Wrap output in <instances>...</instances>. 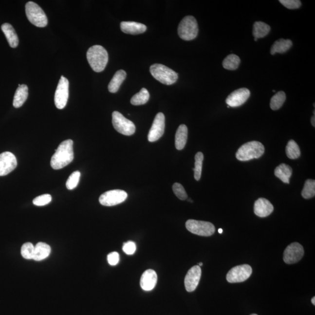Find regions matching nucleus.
<instances>
[{"mask_svg":"<svg viewBox=\"0 0 315 315\" xmlns=\"http://www.w3.org/2000/svg\"><path fill=\"white\" fill-rule=\"evenodd\" d=\"M73 160V141L72 140L64 141L52 156L51 167L56 170L61 169L72 163Z\"/></svg>","mask_w":315,"mask_h":315,"instance_id":"nucleus-1","label":"nucleus"},{"mask_svg":"<svg viewBox=\"0 0 315 315\" xmlns=\"http://www.w3.org/2000/svg\"><path fill=\"white\" fill-rule=\"evenodd\" d=\"M88 63L96 73L103 72L108 62V54L104 47L95 45L88 49L87 54Z\"/></svg>","mask_w":315,"mask_h":315,"instance_id":"nucleus-2","label":"nucleus"},{"mask_svg":"<svg viewBox=\"0 0 315 315\" xmlns=\"http://www.w3.org/2000/svg\"><path fill=\"white\" fill-rule=\"evenodd\" d=\"M264 152V147L263 144L253 141L241 146L236 153V157L241 161H248L261 157Z\"/></svg>","mask_w":315,"mask_h":315,"instance_id":"nucleus-3","label":"nucleus"},{"mask_svg":"<svg viewBox=\"0 0 315 315\" xmlns=\"http://www.w3.org/2000/svg\"><path fill=\"white\" fill-rule=\"evenodd\" d=\"M149 71L153 77L162 84L170 85L178 80V74L164 65L153 64L150 67Z\"/></svg>","mask_w":315,"mask_h":315,"instance_id":"nucleus-4","label":"nucleus"},{"mask_svg":"<svg viewBox=\"0 0 315 315\" xmlns=\"http://www.w3.org/2000/svg\"><path fill=\"white\" fill-rule=\"evenodd\" d=\"M26 15L32 24L37 27L43 28L48 25V18L45 12L37 3L29 1L25 5Z\"/></svg>","mask_w":315,"mask_h":315,"instance_id":"nucleus-5","label":"nucleus"},{"mask_svg":"<svg viewBox=\"0 0 315 315\" xmlns=\"http://www.w3.org/2000/svg\"><path fill=\"white\" fill-rule=\"evenodd\" d=\"M198 33V24L194 17H185L179 23L178 34L182 39L187 41L193 40L197 37Z\"/></svg>","mask_w":315,"mask_h":315,"instance_id":"nucleus-6","label":"nucleus"},{"mask_svg":"<svg viewBox=\"0 0 315 315\" xmlns=\"http://www.w3.org/2000/svg\"><path fill=\"white\" fill-rule=\"evenodd\" d=\"M188 231L193 234L202 237H210L215 232V226L213 223L194 220H189L186 222Z\"/></svg>","mask_w":315,"mask_h":315,"instance_id":"nucleus-7","label":"nucleus"},{"mask_svg":"<svg viewBox=\"0 0 315 315\" xmlns=\"http://www.w3.org/2000/svg\"><path fill=\"white\" fill-rule=\"evenodd\" d=\"M112 123L114 129L119 133L125 135H131L135 131V126L130 120L126 119L123 114L117 111L112 113Z\"/></svg>","mask_w":315,"mask_h":315,"instance_id":"nucleus-8","label":"nucleus"},{"mask_svg":"<svg viewBox=\"0 0 315 315\" xmlns=\"http://www.w3.org/2000/svg\"><path fill=\"white\" fill-rule=\"evenodd\" d=\"M252 273V269L248 264L240 265L232 268L226 275V280L230 283L243 282L248 279Z\"/></svg>","mask_w":315,"mask_h":315,"instance_id":"nucleus-9","label":"nucleus"},{"mask_svg":"<svg viewBox=\"0 0 315 315\" xmlns=\"http://www.w3.org/2000/svg\"><path fill=\"white\" fill-rule=\"evenodd\" d=\"M69 80L61 76L55 95V105L58 110H63L67 105L69 99Z\"/></svg>","mask_w":315,"mask_h":315,"instance_id":"nucleus-10","label":"nucleus"},{"mask_svg":"<svg viewBox=\"0 0 315 315\" xmlns=\"http://www.w3.org/2000/svg\"><path fill=\"white\" fill-rule=\"evenodd\" d=\"M128 193L122 190H112L102 194L99 197V203L103 205H116L124 202L128 198Z\"/></svg>","mask_w":315,"mask_h":315,"instance_id":"nucleus-11","label":"nucleus"},{"mask_svg":"<svg viewBox=\"0 0 315 315\" xmlns=\"http://www.w3.org/2000/svg\"><path fill=\"white\" fill-rule=\"evenodd\" d=\"M304 255V248L301 244L294 242L285 249L283 256L284 261L285 263L288 264L296 263L301 260Z\"/></svg>","mask_w":315,"mask_h":315,"instance_id":"nucleus-12","label":"nucleus"},{"mask_svg":"<svg viewBox=\"0 0 315 315\" xmlns=\"http://www.w3.org/2000/svg\"><path fill=\"white\" fill-rule=\"evenodd\" d=\"M165 127H166V117L163 113H159L156 115L151 128L148 132V140L149 142H155L163 136Z\"/></svg>","mask_w":315,"mask_h":315,"instance_id":"nucleus-13","label":"nucleus"},{"mask_svg":"<svg viewBox=\"0 0 315 315\" xmlns=\"http://www.w3.org/2000/svg\"><path fill=\"white\" fill-rule=\"evenodd\" d=\"M17 166V158L13 153L4 152L0 154V176L8 175Z\"/></svg>","mask_w":315,"mask_h":315,"instance_id":"nucleus-14","label":"nucleus"},{"mask_svg":"<svg viewBox=\"0 0 315 315\" xmlns=\"http://www.w3.org/2000/svg\"><path fill=\"white\" fill-rule=\"evenodd\" d=\"M251 95L250 91L247 88H240L232 93L226 99V104L229 107H238L245 104Z\"/></svg>","mask_w":315,"mask_h":315,"instance_id":"nucleus-15","label":"nucleus"},{"mask_svg":"<svg viewBox=\"0 0 315 315\" xmlns=\"http://www.w3.org/2000/svg\"><path fill=\"white\" fill-rule=\"evenodd\" d=\"M202 276L201 268L199 266H194L188 271L185 278V285L188 292H193L198 286Z\"/></svg>","mask_w":315,"mask_h":315,"instance_id":"nucleus-16","label":"nucleus"},{"mask_svg":"<svg viewBox=\"0 0 315 315\" xmlns=\"http://www.w3.org/2000/svg\"><path fill=\"white\" fill-rule=\"evenodd\" d=\"M273 210L274 207L272 203L266 199H259L255 203L254 213L259 217L269 216L273 213Z\"/></svg>","mask_w":315,"mask_h":315,"instance_id":"nucleus-17","label":"nucleus"},{"mask_svg":"<svg viewBox=\"0 0 315 315\" xmlns=\"http://www.w3.org/2000/svg\"><path fill=\"white\" fill-rule=\"evenodd\" d=\"M157 275L154 270H147L141 276V287L144 291H148L154 289L157 282Z\"/></svg>","mask_w":315,"mask_h":315,"instance_id":"nucleus-18","label":"nucleus"},{"mask_svg":"<svg viewBox=\"0 0 315 315\" xmlns=\"http://www.w3.org/2000/svg\"><path fill=\"white\" fill-rule=\"evenodd\" d=\"M120 29L125 34L138 35L145 32L147 26L140 23L123 21L120 23Z\"/></svg>","mask_w":315,"mask_h":315,"instance_id":"nucleus-19","label":"nucleus"},{"mask_svg":"<svg viewBox=\"0 0 315 315\" xmlns=\"http://www.w3.org/2000/svg\"><path fill=\"white\" fill-rule=\"evenodd\" d=\"M3 33L7 38L9 45L13 48H16L19 45V39L16 31L10 23H5L1 26Z\"/></svg>","mask_w":315,"mask_h":315,"instance_id":"nucleus-20","label":"nucleus"},{"mask_svg":"<svg viewBox=\"0 0 315 315\" xmlns=\"http://www.w3.org/2000/svg\"><path fill=\"white\" fill-rule=\"evenodd\" d=\"M51 248L48 244L39 242L34 246L33 260L42 261L46 259L51 254Z\"/></svg>","mask_w":315,"mask_h":315,"instance_id":"nucleus-21","label":"nucleus"},{"mask_svg":"<svg viewBox=\"0 0 315 315\" xmlns=\"http://www.w3.org/2000/svg\"><path fill=\"white\" fill-rule=\"evenodd\" d=\"M188 129L185 125L179 126L175 135V147L176 149L182 150L185 148L187 143Z\"/></svg>","mask_w":315,"mask_h":315,"instance_id":"nucleus-22","label":"nucleus"},{"mask_svg":"<svg viewBox=\"0 0 315 315\" xmlns=\"http://www.w3.org/2000/svg\"><path fill=\"white\" fill-rule=\"evenodd\" d=\"M28 96V88L27 85H20L15 93L13 106L16 108L21 107L27 99Z\"/></svg>","mask_w":315,"mask_h":315,"instance_id":"nucleus-23","label":"nucleus"},{"mask_svg":"<svg viewBox=\"0 0 315 315\" xmlns=\"http://www.w3.org/2000/svg\"><path fill=\"white\" fill-rule=\"evenodd\" d=\"M293 169L287 164H281L276 167L275 175L285 184H290V179L292 175Z\"/></svg>","mask_w":315,"mask_h":315,"instance_id":"nucleus-24","label":"nucleus"},{"mask_svg":"<svg viewBox=\"0 0 315 315\" xmlns=\"http://www.w3.org/2000/svg\"><path fill=\"white\" fill-rule=\"evenodd\" d=\"M126 78V73L125 71L123 70L117 71L108 85L109 91L111 93H117L119 90L120 85L125 80Z\"/></svg>","mask_w":315,"mask_h":315,"instance_id":"nucleus-25","label":"nucleus"},{"mask_svg":"<svg viewBox=\"0 0 315 315\" xmlns=\"http://www.w3.org/2000/svg\"><path fill=\"white\" fill-rule=\"evenodd\" d=\"M293 46V42L290 39H280L274 43L270 50V54L272 55L276 54H284L289 51Z\"/></svg>","mask_w":315,"mask_h":315,"instance_id":"nucleus-26","label":"nucleus"},{"mask_svg":"<svg viewBox=\"0 0 315 315\" xmlns=\"http://www.w3.org/2000/svg\"><path fill=\"white\" fill-rule=\"evenodd\" d=\"M270 29V26L266 23L260 21L256 22L253 25V36L258 39L259 38L264 37L269 34Z\"/></svg>","mask_w":315,"mask_h":315,"instance_id":"nucleus-27","label":"nucleus"},{"mask_svg":"<svg viewBox=\"0 0 315 315\" xmlns=\"http://www.w3.org/2000/svg\"><path fill=\"white\" fill-rule=\"evenodd\" d=\"M149 93L146 88H142L139 93L135 94L131 99V104L135 106L142 105L148 102Z\"/></svg>","mask_w":315,"mask_h":315,"instance_id":"nucleus-28","label":"nucleus"},{"mask_svg":"<svg viewBox=\"0 0 315 315\" xmlns=\"http://www.w3.org/2000/svg\"><path fill=\"white\" fill-rule=\"evenodd\" d=\"M285 152L287 157L291 160H296L301 155V151L298 144L293 140L288 141Z\"/></svg>","mask_w":315,"mask_h":315,"instance_id":"nucleus-29","label":"nucleus"},{"mask_svg":"<svg viewBox=\"0 0 315 315\" xmlns=\"http://www.w3.org/2000/svg\"><path fill=\"white\" fill-rule=\"evenodd\" d=\"M241 60L238 56L231 54L228 56L222 62V66L225 69L228 70H237L239 67Z\"/></svg>","mask_w":315,"mask_h":315,"instance_id":"nucleus-30","label":"nucleus"},{"mask_svg":"<svg viewBox=\"0 0 315 315\" xmlns=\"http://www.w3.org/2000/svg\"><path fill=\"white\" fill-rule=\"evenodd\" d=\"M286 100V95L283 91H279L274 95L270 101V108L273 111L278 110Z\"/></svg>","mask_w":315,"mask_h":315,"instance_id":"nucleus-31","label":"nucleus"},{"mask_svg":"<svg viewBox=\"0 0 315 315\" xmlns=\"http://www.w3.org/2000/svg\"><path fill=\"white\" fill-rule=\"evenodd\" d=\"M315 196V181L313 179L306 181L304 189L302 191V196L305 199L313 198Z\"/></svg>","mask_w":315,"mask_h":315,"instance_id":"nucleus-32","label":"nucleus"},{"mask_svg":"<svg viewBox=\"0 0 315 315\" xmlns=\"http://www.w3.org/2000/svg\"><path fill=\"white\" fill-rule=\"evenodd\" d=\"M203 160H204V155L203 153L197 152L195 155V164H194L195 167L193 168L194 179L197 181H199L201 178Z\"/></svg>","mask_w":315,"mask_h":315,"instance_id":"nucleus-33","label":"nucleus"},{"mask_svg":"<svg viewBox=\"0 0 315 315\" xmlns=\"http://www.w3.org/2000/svg\"><path fill=\"white\" fill-rule=\"evenodd\" d=\"M81 173L79 171H75L70 176L66 182V187L69 190H73L77 186L80 179Z\"/></svg>","mask_w":315,"mask_h":315,"instance_id":"nucleus-34","label":"nucleus"},{"mask_svg":"<svg viewBox=\"0 0 315 315\" xmlns=\"http://www.w3.org/2000/svg\"><path fill=\"white\" fill-rule=\"evenodd\" d=\"M22 257L28 260L33 259L34 252V246L30 242L23 244L20 251Z\"/></svg>","mask_w":315,"mask_h":315,"instance_id":"nucleus-35","label":"nucleus"},{"mask_svg":"<svg viewBox=\"0 0 315 315\" xmlns=\"http://www.w3.org/2000/svg\"><path fill=\"white\" fill-rule=\"evenodd\" d=\"M173 192L178 198L181 200H185L187 198V194L185 188L180 184L175 183L172 186Z\"/></svg>","mask_w":315,"mask_h":315,"instance_id":"nucleus-36","label":"nucleus"},{"mask_svg":"<svg viewBox=\"0 0 315 315\" xmlns=\"http://www.w3.org/2000/svg\"><path fill=\"white\" fill-rule=\"evenodd\" d=\"M52 196L49 194H43L36 197L33 200L34 204L37 206H43L48 204L52 201Z\"/></svg>","mask_w":315,"mask_h":315,"instance_id":"nucleus-37","label":"nucleus"},{"mask_svg":"<svg viewBox=\"0 0 315 315\" xmlns=\"http://www.w3.org/2000/svg\"><path fill=\"white\" fill-rule=\"evenodd\" d=\"M279 2L290 10H294L298 9L301 6V2L299 0H280Z\"/></svg>","mask_w":315,"mask_h":315,"instance_id":"nucleus-38","label":"nucleus"},{"mask_svg":"<svg viewBox=\"0 0 315 315\" xmlns=\"http://www.w3.org/2000/svg\"><path fill=\"white\" fill-rule=\"evenodd\" d=\"M123 251L128 255H133L136 251V245L134 242L128 241L123 244Z\"/></svg>","mask_w":315,"mask_h":315,"instance_id":"nucleus-39","label":"nucleus"},{"mask_svg":"<svg viewBox=\"0 0 315 315\" xmlns=\"http://www.w3.org/2000/svg\"><path fill=\"white\" fill-rule=\"evenodd\" d=\"M107 259L109 264L111 266H116L119 262V254L116 252H111L108 255Z\"/></svg>","mask_w":315,"mask_h":315,"instance_id":"nucleus-40","label":"nucleus"},{"mask_svg":"<svg viewBox=\"0 0 315 315\" xmlns=\"http://www.w3.org/2000/svg\"><path fill=\"white\" fill-rule=\"evenodd\" d=\"M311 123H312V125H313L314 127L315 126V115H314V116L312 117Z\"/></svg>","mask_w":315,"mask_h":315,"instance_id":"nucleus-41","label":"nucleus"},{"mask_svg":"<svg viewBox=\"0 0 315 315\" xmlns=\"http://www.w3.org/2000/svg\"><path fill=\"white\" fill-rule=\"evenodd\" d=\"M312 303H313V304L314 305H315V297H314L313 299L311 300Z\"/></svg>","mask_w":315,"mask_h":315,"instance_id":"nucleus-42","label":"nucleus"},{"mask_svg":"<svg viewBox=\"0 0 315 315\" xmlns=\"http://www.w3.org/2000/svg\"><path fill=\"white\" fill-rule=\"evenodd\" d=\"M223 232L222 229V228H220L219 229V232L220 234H222Z\"/></svg>","mask_w":315,"mask_h":315,"instance_id":"nucleus-43","label":"nucleus"},{"mask_svg":"<svg viewBox=\"0 0 315 315\" xmlns=\"http://www.w3.org/2000/svg\"><path fill=\"white\" fill-rule=\"evenodd\" d=\"M199 266L200 267V266H203V263H199Z\"/></svg>","mask_w":315,"mask_h":315,"instance_id":"nucleus-44","label":"nucleus"},{"mask_svg":"<svg viewBox=\"0 0 315 315\" xmlns=\"http://www.w3.org/2000/svg\"><path fill=\"white\" fill-rule=\"evenodd\" d=\"M255 41H256H256H258V39H256V38H255Z\"/></svg>","mask_w":315,"mask_h":315,"instance_id":"nucleus-45","label":"nucleus"},{"mask_svg":"<svg viewBox=\"0 0 315 315\" xmlns=\"http://www.w3.org/2000/svg\"><path fill=\"white\" fill-rule=\"evenodd\" d=\"M251 315H257V314H252Z\"/></svg>","mask_w":315,"mask_h":315,"instance_id":"nucleus-46","label":"nucleus"}]
</instances>
